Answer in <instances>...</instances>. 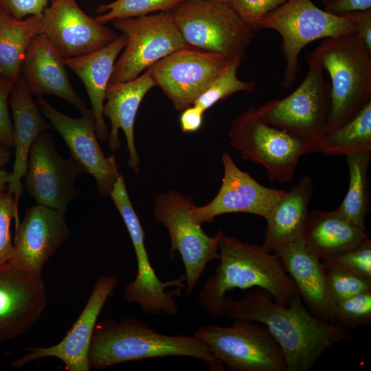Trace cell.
Masks as SVG:
<instances>
[{"mask_svg": "<svg viewBox=\"0 0 371 371\" xmlns=\"http://www.w3.org/2000/svg\"><path fill=\"white\" fill-rule=\"evenodd\" d=\"M326 5L330 3L334 0H322Z\"/></svg>", "mask_w": 371, "mask_h": 371, "instance_id": "45", "label": "cell"}, {"mask_svg": "<svg viewBox=\"0 0 371 371\" xmlns=\"http://www.w3.org/2000/svg\"><path fill=\"white\" fill-rule=\"evenodd\" d=\"M323 260L371 281V240L368 236L352 247Z\"/></svg>", "mask_w": 371, "mask_h": 371, "instance_id": "35", "label": "cell"}, {"mask_svg": "<svg viewBox=\"0 0 371 371\" xmlns=\"http://www.w3.org/2000/svg\"><path fill=\"white\" fill-rule=\"evenodd\" d=\"M371 151V101L347 122L317 140L315 153L348 155Z\"/></svg>", "mask_w": 371, "mask_h": 371, "instance_id": "28", "label": "cell"}, {"mask_svg": "<svg viewBox=\"0 0 371 371\" xmlns=\"http://www.w3.org/2000/svg\"><path fill=\"white\" fill-rule=\"evenodd\" d=\"M186 43L218 54L239 65L255 36L229 3L215 0H184L171 10Z\"/></svg>", "mask_w": 371, "mask_h": 371, "instance_id": "5", "label": "cell"}, {"mask_svg": "<svg viewBox=\"0 0 371 371\" xmlns=\"http://www.w3.org/2000/svg\"><path fill=\"white\" fill-rule=\"evenodd\" d=\"M126 38L109 83L133 80L158 60L187 45L171 11L113 20Z\"/></svg>", "mask_w": 371, "mask_h": 371, "instance_id": "10", "label": "cell"}, {"mask_svg": "<svg viewBox=\"0 0 371 371\" xmlns=\"http://www.w3.org/2000/svg\"><path fill=\"white\" fill-rule=\"evenodd\" d=\"M229 65L218 54L187 45L147 69L174 108L181 111L192 105Z\"/></svg>", "mask_w": 371, "mask_h": 371, "instance_id": "12", "label": "cell"}, {"mask_svg": "<svg viewBox=\"0 0 371 371\" xmlns=\"http://www.w3.org/2000/svg\"><path fill=\"white\" fill-rule=\"evenodd\" d=\"M307 73L299 87L287 96L266 102L257 110L265 122L291 133L308 142L315 153L325 133L330 109V85L324 77L318 58L306 57Z\"/></svg>", "mask_w": 371, "mask_h": 371, "instance_id": "8", "label": "cell"}, {"mask_svg": "<svg viewBox=\"0 0 371 371\" xmlns=\"http://www.w3.org/2000/svg\"><path fill=\"white\" fill-rule=\"evenodd\" d=\"M215 1H221V2H224V3H229V0H215Z\"/></svg>", "mask_w": 371, "mask_h": 371, "instance_id": "46", "label": "cell"}, {"mask_svg": "<svg viewBox=\"0 0 371 371\" xmlns=\"http://www.w3.org/2000/svg\"><path fill=\"white\" fill-rule=\"evenodd\" d=\"M219 265L200 290L198 300L210 316H225L234 289L260 288L274 302L288 304L297 293L295 283L280 265L275 254L262 245L246 243L236 237L222 235L218 243Z\"/></svg>", "mask_w": 371, "mask_h": 371, "instance_id": "2", "label": "cell"}, {"mask_svg": "<svg viewBox=\"0 0 371 371\" xmlns=\"http://www.w3.org/2000/svg\"><path fill=\"white\" fill-rule=\"evenodd\" d=\"M234 320L229 327L202 326L194 335L231 371H287L281 349L265 326Z\"/></svg>", "mask_w": 371, "mask_h": 371, "instance_id": "11", "label": "cell"}, {"mask_svg": "<svg viewBox=\"0 0 371 371\" xmlns=\"http://www.w3.org/2000/svg\"><path fill=\"white\" fill-rule=\"evenodd\" d=\"M54 0H0V7L12 16L23 19L28 16H41L49 3Z\"/></svg>", "mask_w": 371, "mask_h": 371, "instance_id": "39", "label": "cell"}, {"mask_svg": "<svg viewBox=\"0 0 371 371\" xmlns=\"http://www.w3.org/2000/svg\"><path fill=\"white\" fill-rule=\"evenodd\" d=\"M10 177V172L3 168L0 169V196L7 191Z\"/></svg>", "mask_w": 371, "mask_h": 371, "instance_id": "44", "label": "cell"}, {"mask_svg": "<svg viewBox=\"0 0 371 371\" xmlns=\"http://www.w3.org/2000/svg\"><path fill=\"white\" fill-rule=\"evenodd\" d=\"M366 236L361 229L335 210H313L307 215L302 238L308 247L323 260L357 244Z\"/></svg>", "mask_w": 371, "mask_h": 371, "instance_id": "26", "label": "cell"}, {"mask_svg": "<svg viewBox=\"0 0 371 371\" xmlns=\"http://www.w3.org/2000/svg\"><path fill=\"white\" fill-rule=\"evenodd\" d=\"M334 322L345 328L371 324V290L363 291L334 305Z\"/></svg>", "mask_w": 371, "mask_h": 371, "instance_id": "34", "label": "cell"}, {"mask_svg": "<svg viewBox=\"0 0 371 371\" xmlns=\"http://www.w3.org/2000/svg\"><path fill=\"white\" fill-rule=\"evenodd\" d=\"M204 111L196 105H191L183 111L179 116V124L183 133L199 131L203 125Z\"/></svg>", "mask_w": 371, "mask_h": 371, "instance_id": "41", "label": "cell"}, {"mask_svg": "<svg viewBox=\"0 0 371 371\" xmlns=\"http://www.w3.org/2000/svg\"><path fill=\"white\" fill-rule=\"evenodd\" d=\"M328 295L333 305L359 293L371 290V281L326 260H321Z\"/></svg>", "mask_w": 371, "mask_h": 371, "instance_id": "32", "label": "cell"}, {"mask_svg": "<svg viewBox=\"0 0 371 371\" xmlns=\"http://www.w3.org/2000/svg\"><path fill=\"white\" fill-rule=\"evenodd\" d=\"M12 154L11 148L0 144V169L3 168L10 162Z\"/></svg>", "mask_w": 371, "mask_h": 371, "instance_id": "43", "label": "cell"}, {"mask_svg": "<svg viewBox=\"0 0 371 371\" xmlns=\"http://www.w3.org/2000/svg\"><path fill=\"white\" fill-rule=\"evenodd\" d=\"M41 34L63 59L92 52L118 36L115 30L84 12L76 0L52 1L42 15Z\"/></svg>", "mask_w": 371, "mask_h": 371, "instance_id": "17", "label": "cell"}, {"mask_svg": "<svg viewBox=\"0 0 371 371\" xmlns=\"http://www.w3.org/2000/svg\"><path fill=\"white\" fill-rule=\"evenodd\" d=\"M14 81L0 74V144L14 146L13 125L9 112V97Z\"/></svg>", "mask_w": 371, "mask_h": 371, "instance_id": "38", "label": "cell"}, {"mask_svg": "<svg viewBox=\"0 0 371 371\" xmlns=\"http://www.w3.org/2000/svg\"><path fill=\"white\" fill-rule=\"evenodd\" d=\"M84 173L86 170L74 157L65 159L59 154L54 138L45 131L30 148L23 186L36 204L65 214L69 204L79 195L76 178Z\"/></svg>", "mask_w": 371, "mask_h": 371, "instance_id": "13", "label": "cell"}, {"mask_svg": "<svg viewBox=\"0 0 371 371\" xmlns=\"http://www.w3.org/2000/svg\"><path fill=\"white\" fill-rule=\"evenodd\" d=\"M42 278L28 276L7 262L0 265V342L30 330L47 305Z\"/></svg>", "mask_w": 371, "mask_h": 371, "instance_id": "19", "label": "cell"}, {"mask_svg": "<svg viewBox=\"0 0 371 371\" xmlns=\"http://www.w3.org/2000/svg\"><path fill=\"white\" fill-rule=\"evenodd\" d=\"M273 253L295 283L310 313L322 321L333 322L334 305L327 293L321 260L308 247L302 237Z\"/></svg>", "mask_w": 371, "mask_h": 371, "instance_id": "21", "label": "cell"}, {"mask_svg": "<svg viewBox=\"0 0 371 371\" xmlns=\"http://www.w3.org/2000/svg\"><path fill=\"white\" fill-rule=\"evenodd\" d=\"M258 27L276 31L282 37L285 67L281 85L284 89L294 85L301 68L299 56L307 45L357 33L352 21L320 9L311 0H287L266 15Z\"/></svg>", "mask_w": 371, "mask_h": 371, "instance_id": "6", "label": "cell"}, {"mask_svg": "<svg viewBox=\"0 0 371 371\" xmlns=\"http://www.w3.org/2000/svg\"><path fill=\"white\" fill-rule=\"evenodd\" d=\"M130 235L137 260V274L149 277L154 273L144 244L145 233L130 200L124 178L121 173L109 194Z\"/></svg>", "mask_w": 371, "mask_h": 371, "instance_id": "30", "label": "cell"}, {"mask_svg": "<svg viewBox=\"0 0 371 371\" xmlns=\"http://www.w3.org/2000/svg\"><path fill=\"white\" fill-rule=\"evenodd\" d=\"M371 151L346 155L349 170L347 192L337 212L356 226L366 229L365 221L370 210L368 167Z\"/></svg>", "mask_w": 371, "mask_h": 371, "instance_id": "29", "label": "cell"}, {"mask_svg": "<svg viewBox=\"0 0 371 371\" xmlns=\"http://www.w3.org/2000/svg\"><path fill=\"white\" fill-rule=\"evenodd\" d=\"M32 96L20 75L9 97L14 152L13 168L7 188V192L13 196L17 205L24 190L22 179L26 173L30 148L40 134L52 128Z\"/></svg>", "mask_w": 371, "mask_h": 371, "instance_id": "22", "label": "cell"}, {"mask_svg": "<svg viewBox=\"0 0 371 371\" xmlns=\"http://www.w3.org/2000/svg\"><path fill=\"white\" fill-rule=\"evenodd\" d=\"M313 188L312 179L303 176L273 206L265 219L262 246L267 250L273 252L302 236Z\"/></svg>", "mask_w": 371, "mask_h": 371, "instance_id": "25", "label": "cell"}, {"mask_svg": "<svg viewBox=\"0 0 371 371\" xmlns=\"http://www.w3.org/2000/svg\"><path fill=\"white\" fill-rule=\"evenodd\" d=\"M341 16L354 23L357 27V34L371 53V9L346 13Z\"/></svg>", "mask_w": 371, "mask_h": 371, "instance_id": "40", "label": "cell"}, {"mask_svg": "<svg viewBox=\"0 0 371 371\" xmlns=\"http://www.w3.org/2000/svg\"><path fill=\"white\" fill-rule=\"evenodd\" d=\"M225 316L265 326L280 346L287 371H309L327 350L350 337L348 328L312 315L298 293L282 306L269 292L255 288L240 300L232 298Z\"/></svg>", "mask_w": 371, "mask_h": 371, "instance_id": "1", "label": "cell"}, {"mask_svg": "<svg viewBox=\"0 0 371 371\" xmlns=\"http://www.w3.org/2000/svg\"><path fill=\"white\" fill-rule=\"evenodd\" d=\"M21 76L32 95L52 94L78 109H89L72 87L63 58L43 34L31 41L21 65Z\"/></svg>", "mask_w": 371, "mask_h": 371, "instance_id": "20", "label": "cell"}, {"mask_svg": "<svg viewBox=\"0 0 371 371\" xmlns=\"http://www.w3.org/2000/svg\"><path fill=\"white\" fill-rule=\"evenodd\" d=\"M228 136L231 146L245 160L262 166L269 179L279 183L291 181L300 157L312 153L303 139L262 120L257 107L240 113L232 122Z\"/></svg>", "mask_w": 371, "mask_h": 371, "instance_id": "7", "label": "cell"}, {"mask_svg": "<svg viewBox=\"0 0 371 371\" xmlns=\"http://www.w3.org/2000/svg\"><path fill=\"white\" fill-rule=\"evenodd\" d=\"M184 0H115L101 4L95 19L102 24L120 18L137 17L158 12L171 11Z\"/></svg>", "mask_w": 371, "mask_h": 371, "instance_id": "31", "label": "cell"}, {"mask_svg": "<svg viewBox=\"0 0 371 371\" xmlns=\"http://www.w3.org/2000/svg\"><path fill=\"white\" fill-rule=\"evenodd\" d=\"M118 284L115 276L101 274L97 279L80 315L57 344L49 347H30L22 357L12 362L14 368L44 358L60 359L68 371H89V350L98 317L104 304Z\"/></svg>", "mask_w": 371, "mask_h": 371, "instance_id": "18", "label": "cell"}, {"mask_svg": "<svg viewBox=\"0 0 371 371\" xmlns=\"http://www.w3.org/2000/svg\"><path fill=\"white\" fill-rule=\"evenodd\" d=\"M223 177L214 198L203 206L194 205L191 216L199 224L212 223L229 213H248L266 219L286 190L266 187L240 169L228 152L221 156Z\"/></svg>", "mask_w": 371, "mask_h": 371, "instance_id": "15", "label": "cell"}, {"mask_svg": "<svg viewBox=\"0 0 371 371\" xmlns=\"http://www.w3.org/2000/svg\"><path fill=\"white\" fill-rule=\"evenodd\" d=\"M240 66L236 63H230L228 68L210 85L193 104L205 112L217 102L237 92L256 91V84L254 82H246L238 78L237 71Z\"/></svg>", "mask_w": 371, "mask_h": 371, "instance_id": "33", "label": "cell"}, {"mask_svg": "<svg viewBox=\"0 0 371 371\" xmlns=\"http://www.w3.org/2000/svg\"><path fill=\"white\" fill-rule=\"evenodd\" d=\"M69 236L64 213L41 204L30 207L15 225L14 254L9 263L28 276L42 278L43 267Z\"/></svg>", "mask_w": 371, "mask_h": 371, "instance_id": "16", "label": "cell"}, {"mask_svg": "<svg viewBox=\"0 0 371 371\" xmlns=\"http://www.w3.org/2000/svg\"><path fill=\"white\" fill-rule=\"evenodd\" d=\"M312 53L331 80L329 132L371 101V53L357 33L325 38Z\"/></svg>", "mask_w": 371, "mask_h": 371, "instance_id": "4", "label": "cell"}, {"mask_svg": "<svg viewBox=\"0 0 371 371\" xmlns=\"http://www.w3.org/2000/svg\"><path fill=\"white\" fill-rule=\"evenodd\" d=\"M287 0H229V5L254 32L259 30V23L269 12Z\"/></svg>", "mask_w": 371, "mask_h": 371, "instance_id": "37", "label": "cell"}, {"mask_svg": "<svg viewBox=\"0 0 371 371\" xmlns=\"http://www.w3.org/2000/svg\"><path fill=\"white\" fill-rule=\"evenodd\" d=\"M182 356L203 361L211 371H224L223 363L194 335L159 333L136 318L96 323L89 350L90 369H104L124 362Z\"/></svg>", "mask_w": 371, "mask_h": 371, "instance_id": "3", "label": "cell"}, {"mask_svg": "<svg viewBox=\"0 0 371 371\" xmlns=\"http://www.w3.org/2000/svg\"><path fill=\"white\" fill-rule=\"evenodd\" d=\"M13 218L15 225L19 222V205L6 191L0 196V265L9 262L14 254L10 233Z\"/></svg>", "mask_w": 371, "mask_h": 371, "instance_id": "36", "label": "cell"}, {"mask_svg": "<svg viewBox=\"0 0 371 371\" xmlns=\"http://www.w3.org/2000/svg\"><path fill=\"white\" fill-rule=\"evenodd\" d=\"M371 9V0H334L326 5L325 10L338 16Z\"/></svg>", "mask_w": 371, "mask_h": 371, "instance_id": "42", "label": "cell"}, {"mask_svg": "<svg viewBox=\"0 0 371 371\" xmlns=\"http://www.w3.org/2000/svg\"><path fill=\"white\" fill-rule=\"evenodd\" d=\"M195 205L192 196L176 190L159 194L154 200L153 216L169 233L171 258L177 251L182 258L187 296L196 287L207 264L218 258V243L224 233L219 229L214 236L206 234L191 216Z\"/></svg>", "mask_w": 371, "mask_h": 371, "instance_id": "9", "label": "cell"}, {"mask_svg": "<svg viewBox=\"0 0 371 371\" xmlns=\"http://www.w3.org/2000/svg\"><path fill=\"white\" fill-rule=\"evenodd\" d=\"M44 117L62 137L70 155L95 180L98 191L109 195L121 174L113 155L106 157L97 137L93 112L88 109L78 118L68 116L53 107L43 96L36 100Z\"/></svg>", "mask_w": 371, "mask_h": 371, "instance_id": "14", "label": "cell"}, {"mask_svg": "<svg viewBox=\"0 0 371 371\" xmlns=\"http://www.w3.org/2000/svg\"><path fill=\"white\" fill-rule=\"evenodd\" d=\"M155 86V83L146 69L133 80L109 83L105 93L103 114L111 122L108 135L109 148L113 151L121 148L119 129H122L126 136L129 153L128 166L137 174L139 157L135 144V120L144 97Z\"/></svg>", "mask_w": 371, "mask_h": 371, "instance_id": "23", "label": "cell"}, {"mask_svg": "<svg viewBox=\"0 0 371 371\" xmlns=\"http://www.w3.org/2000/svg\"><path fill=\"white\" fill-rule=\"evenodd\" d=\"M41 17L18 19L0 7V74L14 82L19 78L27 47L41 34Z\"/></svg>", "mask_w": 371, "mask_h": 371, "instance_id": "27", "label": "cell"}, {"mask_svg": "<svg viewBox=\"0 0 371 371\" xmlns=\"http://www.w3.org/2000/svg\"><path fill=\"white\" fill-rule=\"evenodd\" d=\"M126 36L121 34L105 46L89 54L64 59V63L82 82L90 101L97 137L100 142L108 138L103 106L105 93L119 54L125 47Z\"/></svg>", "mask_w": 371, "mask_h": 371, "instance_id": "24", "label": "cell"}]
</instances>
